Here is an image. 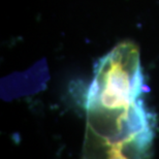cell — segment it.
<instances>
[{
    "label": "cell",
    "instance_id": "6da1fadb",
    "mask_svg": "<svg viewBox=\"0 0 159 159\" xmlns=\"http://www.w3.org/2000/svg\"><path fill=\"white\" fill-rule=\"evenodd\" d=\"M144 75L139 49L132 41H122L98 60L87 96L92 124L113 121L117 129L125 125L144 130L147 126L142 95Z\"/></svg>",
    "mask_w": 159,
    "mask_h": 159
},
{
    "label": "cell",
    "instance_id": "7a4b0ae2",
    "mask_svg": "<svg viewBox=\"0 0 159 159\" xmlns=\"http://www.w3.org/2000/svg\"><path fill=\"white\" fill-rule=\"evenodd\" d=\"M109 159H128L122 151V143L114 144L109 151Z\"/></svg>",
    "mask_w": 159,
    "mask_h": 159
}]
</instances>
